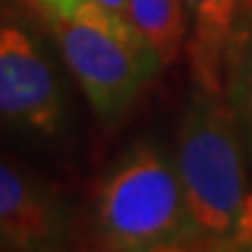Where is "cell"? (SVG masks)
Returning a JSON list of instances; mask_svg holds the SVG:
<instances>
[{"instance_id":"cell-6","label":"cell","mask_w":252,"mask_h":252,"mask_svg":"<svg viewBox=\"0 0 252 252\" xmlns=\"http://www.w3.org/2000/svg\"><path fill=\"white\" fill-rule=\"evenodd\" d=\"M185 5L191 21L187 54L194 87L220 94L224 91L226 49L243 0H185Z\"/></svg>"},{"instance_id":"cell-8","label":"cell","mask_w":252,"mask_h":252,"mask_svg":"<svg viewBox=\"0 0 252 252\" xmlns=\"http://www.w3.org/2000/svg\"><path fill=\"white\" fill-rule=\"evenodd\" d=\"M126 19L150 42L163 65H171L189 40L191 21L185 0H128Z\"/></svg>"},{"instance_id":"cell-5","label":"cell","mask_w":252,"mask_h":252,"mask_svg":"<svg viewBox=\"0 0 252 252\" xmlns=\"http://www.w3.org/2000/svg\"><path fill=\"white\" fill-rule=\"evenodd\" d=\"M68 210L35 175L0 166V248L12 252L61 250L68 241Z\"/></svg>"},{"instance_id":"cell-3","label":"cell","mask_w":252,"mask_h":252,"mask_svg":"<svg viewBox=\"0 0 252 252\" xmlns=\"http://www.w3.org/2000/svg\"><path fill=\"white\" fill-rule=\"evenodd\" d=\"M72 77L100 119H117L166 68L135 26L94 0L49 21Z\"/></svg>"},{"instance_id":"cell-2","label":"cell","mask_w":252,"mask_h":252,"mask_svg":"<svg viewBox=\"0 0 252 252\" xmlns=\"http://www.w3.org/2000/svg\"><path fill=\"white\" fill-rule=\"evenodd\" d=\"M243 133L224 91L194 87L178 131L175 166L198 248L234 250L250 196Z\"/></svg>"},{"instance_id":"cell-10","label":"cell","mask_w":252,"mask_h":252,"mask_svg":"<svg viewBox=\"0 0 252 252\" xmlns=\"http://www.w3.org/2000/svg\"><path fill=\"white\" fill-rule=\"evenodd\" d=\"M94 2H98L103 7H108V9H112V12L126 17V2H128V0H94Z\"/></svg>"},{"instance_id":"cell-7","label":"cell","mask_w":252,"mask_h":252,"mask_svg":"<svg viewBox=\"0 0 252 252\" xmlns=\"http://www.w3.org/2000/svg\"><path fill=\"white\" fill-rule=\"evenodd\" d=\"M224 94L252 159V0H243L226 49Z\"/></svg>"},{"instance_id":"cell-4","label":"cell","mask_w":252,"mask_h":252,"mask_svg":"<svg viewBox=\"0 0 252 252\" xmlns=\"http://www.w3.org/2000/svg\"><path fill=\"white\" fill-rule=\"evenodd\" d=\"M0 112L9 124L42 138L61 133L68 103L42 47L17 24L0 31Z\"/></svg>"},{"instance_id":"cell-9","label":"cell","mask_w":252,"mask_h":252,"mask_svg":"<svg viewBox=\"0 0 252 252\" xmlns=\"http://www.w3.org/2000/svg\"><path fill=\"white\" fill-rule=\"evenodd\" d=\"M24 2H28V5L49 24V21H54V19H59V17L70 14L82 0H24Z\"/></svg>"},{"instance_id":"cell-1","label":"cell","mask_w":252,"mask_h":252,"mask_svg":"<svg viewBox=\"0 0 252 252\" xmlns=\"http://www.w3.org/2000/svg\"><path fill=\"white\" fill-rule=\"evenodd\" d=\"M91 234L112 252L196 250L178 166L161 147L135 140L98 178Z\"/></svg>"}]
</instances>
